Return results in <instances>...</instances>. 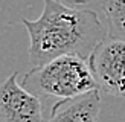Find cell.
<instances>
[{
    "mask_svg": "<svg viewBox=\"0 0 125 122\" xmlns=\"http://www.w3.org/2000/svg\"><path fill=\"white\" fill-rule=\"evenodd\" d=\"M17 72L0 84V122H46L38 96L17 81Z\"/></svg>",
    "mask_w": 125,
    "mask_h": 122,
    "instance_id": "4",
    "label": "cell"
},
{
    "mask_svg": "<svg viewBox=\"0 0 125 122\" xmlns=\"http://www.w3.org/2000/svg\"><path fill=\"white\" fill-rule=\"evenodd\" d=\"M21 23L29 35V61L38 67L62 55L89 60L95 47L107 37L95 11L70 6L58 0H44L38 18Z\"/></svg>",
    "mask_w": 125,
    "mask_h": 122,
    "instance_id": "1",
    "label": "cell"
},
{
    "mask_svg": "<svg viewBox=\"0 0 125 122\" xmlns=\"http://www.w3.org/2000/svg\"><path fill=\"white\" fill-rule=\"evenodd\" d=\"M58 2H62L66 5H70V6H78V5H87L90 2H95V0H58Z\"/></svg>",
    "mask_w": 125,
    "mask_h": 122,
    "instance_id": "7",
    "label": "cell"
},
{
    "mask_svg": "<svg viewBox=\"0 0 125 122\" xmlns=\"http://www.w3.org/2000/svg\"><path fill=\"white\" fill-rule=\"evenodd\" d=\"M101 113V90L60 99L55 102L46 122H98Z\"/></svg>",
    "mask_w": 125,
    "mask_h": 122,
    "instance_id": "5",
    "label": "cell"
},
{
    "mask_svg": "<svg viewBox=\"0 0 125 122\" xmlns=\"http://www.w3.org/2000/svg\"><path fill=\"white\" fill-rule=\"evenodd\" d=\"M99 90L113 98H125V41L105 38L89 58Z\"/></svg>",
    "mask_w": 125,
    "mask_h": 122,
    "instance_id": "3",
    "label": "cell"
},
{
    "mask_svg": "<svg viewBox=\"0 0 125 122\" xmlns=\"http://www.w3.org/2000/svg\"><path fill=\"white\" fill-rule=\"evenodd\" d=\"M20 84L38 98L58 99L75 98L92 90H99L89 60L78 55H62L43 66L32 67L24 73Z\"/></svg>",
    "mask_w": 125,
    "mask_h": 122,
    "instance_id": "2",
    "label": "cell"
},
{
    "mask_svg": "<svg viewBox=\"0 0 125 122\" xmlns=\"http://www.w3.org/2000/svg\"><path fill=\"white\" fill-rule=\"evenodd\" d=\"M101 8L107 21V37L125 41V0H102Z\"/></svg>",
    "mask_w": 125,
    "mask_h": 122,
    "instance_id": "6",
    "label": "cell"
}]
</instances>
